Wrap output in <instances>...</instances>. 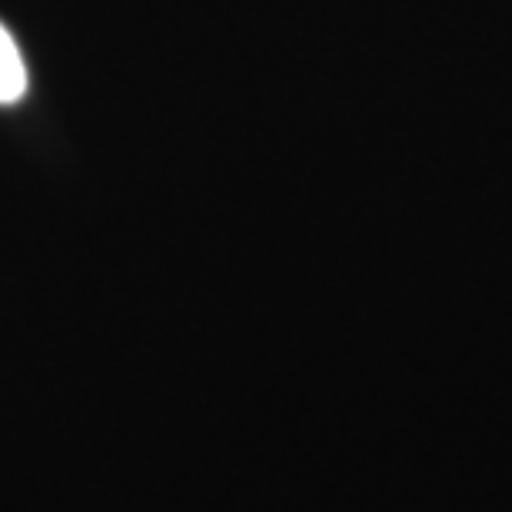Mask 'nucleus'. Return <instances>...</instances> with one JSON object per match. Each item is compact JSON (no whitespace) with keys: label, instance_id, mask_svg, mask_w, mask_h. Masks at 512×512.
Masks as SVG:
<instances>
[{"label":"nucleus","instance_id":"obj_1","mask_svg":"<svg viewBox=\"0 0 512 512\" xmlns=\"http://www.w3.org/2000/svg\"><path fill=\"white\" fill-rule=\"evenodd\" d=\"M27 94V64L17 40L0 24V104H17Z\"/></svg>","mask_w":512,"mask_h":512}]
</instances>
